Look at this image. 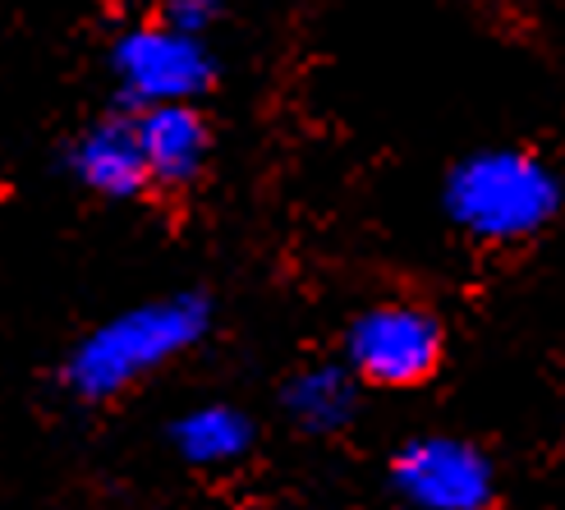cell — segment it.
<instances>
[{
    "mask_svg": "<svg viewBox=\"0 0 565 510\" xmlns=\"http://www.w3.org/2000/svg\"><path fill=\"white\" fill-rule=\"evenodd\" d=\"M212 331V304L198 290L161 295L106 318L65 359V386L78 401H116L157 368L189 354Z\"/></svg>",
    "mask_w": 565,
    "mask_h": 510,
    "instance_id": "cell-1",
    "label": "cell"
},
{
    "mask_svg": "<svg viewBox=\"0 0 565 510\" xmlns=\"http://www.w3.org/2000/svg\"><path fill=\"white\" fill-rule=\"evenodd\" d=\"M446 216L483 244H520L543 235L565 208L561 176L524 148H488L465 157L441 189Z\"/></svg>",
    "mask_w": 565,
    "mask_h": 510,
    "instance_id": "cell-2",
    "label": "cell"
},
{
    "mask_svg": "<svg viewBox=\"0 0 565 510\" xmlns=\"http://www.w3.org/2000/svg\"><path fill=\"white\" fill-rule=\"evenodd\" d=\"M446 354V331L433 308L409 299L373 304L350 322L345 331V363L359 382L405 391L423 386Z\"/></svg>",
    "mask_w": 565,
    "mask_h": 510,
    "instance_id": "cell-3",
    "label": "cell"
},
{
    "mask_svg": "<svg viewBox=\"0 0 565 510\" xmlns=\"http://www.w3.org/2000/svg\"><path fill=\"white\" fill-rule=\"evenodd\" d=\"M391 492L409 510H492L497 469L483 446L450 433H423L391 456Z\"/></svg>",
    "mask_w": 565,
    "mask_h": 510,
    "instance_id": "cell-4",
    "label": "cell"
},
{
    "mask_svg": "<svg viewBox=\"0 0 565 510\" xmlns=\"http://www.w3.org/2000/svg\"><path fill=\"white\" fill-rule=\"evenodd\" d=\"M216 61L203 33H184L175 23H148L134 28L116 42V78L125 97L138 106H166V102H198L212 88Z\"/></svg>",
    "mask_w": 565,
    "mask_h": 510,
    "instance_id": "cell-5",
    "label": "cell"
},
{
    "mask_svg": "<svg viewBox=\"0 0 565 510\" xmlns=\"http://www.w3.org/2000/svg\"><path fill=\"white\" fill-rule=\"evenodd\" d=\"M134 129H138V148H143L152 184L184 189L203 176L207 152H212V129L193 102L143 106L134 116Z\"/></svg>",
    "mask_w": 565,
    "mask_h": 510,
    "instance_id": "cell-6",
    "label": "cell"
},
{
    "mask_svg": "<svg viewBox=\"0 0 565 510\" xmlns=\"http://www.w3.org/2000/svg\"><path fill=\"white\" fill-rule=\"evenodd\" d=\"M70 170L83 189L102 198H138L148 180V161L138 148L134 120H102L70 148Z\"/></svg>",
    "mask_w": 565,
    "mask_h": 510,
    "instance_id": "cell-7",
    "label": "cell"
},
{
    "mask_svg": "<svg viewBox=\"0 0 565 510\" xmlns=\"http://www.w3.org/2000/svg\"><path fill=\"white\" fill-rule=\"evenodd\" d=\"M359 378L350 373V363H308L286 382L280 405H286L290 423L299 433L331 437L345 433L359 414Z\"/></svg>",
    "mask_w": 565,
    "mask_h": 510,
    "instance_id": "cell-8",
    "label": "cell"
},
{
    "mask_svg": "<svg viewBox=\"0 0 565 510\" xmlns=\"http://www.w3.org/2000/svg\"><path fill=\"white\" fill-rule=\"evenodd\" d=\"M253 437H258V428H253V418L235 405H193L184 410L175 423H171V446L175 456L193 469H231L239 465L248 450H253Z\"/></svg>",
    "mask_w": 565,
    "mask_h": 510,
    "instance_id": "cell-9",
    "label": "cell"
},
{
    "mask_svg": "<svg viewBox=\"0 0 565 510\" xmlns=\"http://www.w3.org/2000/svg\"><path fill=\"white\" fill-rule=\"evenodd\" d=\"M221 0H166V23L184 28V33H203V28L216 19Z\"/></svg>",
    "mask_w": 565,
    "mask_h": 510,
    "instance_id": "cell-10",
    "label": "cell"
}]
</instances>
